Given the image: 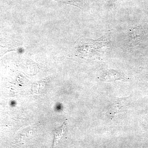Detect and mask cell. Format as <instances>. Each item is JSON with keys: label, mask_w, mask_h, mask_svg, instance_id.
I'll return each mask as SVG.
<instances>
[{"label": "cell", "mask_w": 148, "mask_h": 148, "mask_svg": "<svg viewBox=\"0 0 148 148\" xmlns=\"http://www.w3.org/2000/svg\"><path fill=\"white\" fill-rule=\"evenodd\" d=\"M66 127V124L64 123L61 127L56 128L54 130V143H53V146H56V145L59 142V140H61V138L64 135Z\"/></svg>", "instance_id": "cell-1"}, {"label": "cell", "mask_w": 148, "mask_h": 148, "mask_svg": "<svg viewBox=\"0 0 148 148\" xmlns=\"http://www.w3.org/2000/svg\"><path fill=\"white\" fill-rule=\"evenodd\" d=\"M122 76L116 72L110 71L105 74L103 79L106 81L117 80L122 79Z\"/></svg>", "instance_id": "cell-2"}]
</instances>
